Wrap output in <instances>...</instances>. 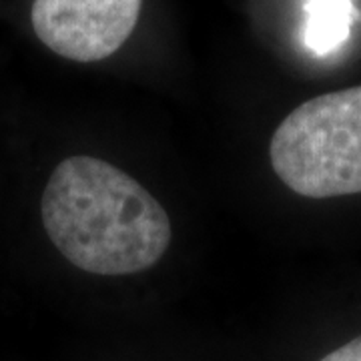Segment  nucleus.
Returning <instances> with one entry per match:
<instances>
[{
	"instance_id": "1",
	"label": "nucleus",
	"mask_w": 361,
	"mask_h": 361,
	"mask_svg": "<svg viewBox=\"0 0 361 361\" xmlns=\"http://www.w3.org/2000/svg\"><path fill=\"white\" fill-rule=\"evenodd\" d=\"M40 217L63 257L92 275L141 273L171 243L163 205L139 180L94 157H68L56 165Z\"/></svg>"
},
{
	"instance_id": "2",
	"label": "nucleus",
	"mask_w": 361,
	"mask_h": 361,
	"mask_svg": "<svg viewBox=\"0 0 361 361\" xmlns=\"http://www.w3.org/2000/svg\"><path fill=\"white\" fill-rule=\"evenodd\" d=\"M271 167L293 193L329 199L361 193V85L313 97L281 121Z\"/></svg>"
},
{
	"instance_id": "3",
	"label": "nucleus",
	"mask_w": 361,
	"mask_h": 361,
	"mask_svg": "<svg viewBox=\"0 0 361 361\" xmlns=\"http://www.w3.org/2000/svg\"><path fill=\"white\" fill-rule=\"evenodd\" d=\"M142 0H35L30 20L39 40L75 63L115 54L139 23Z\"/></svg>"
},
{
	"instance_id": "4",
	"label": "nucleus",
	"mask_w": 361,
	"mask_h": 361,
	"mask_svg": "<svg viewBox=\"0 0 361 361\" xmlns=\"http://www.w3.org/2000/svg\"><path fill=\"white\" fill-rule=\"evenodd\" d=\"M305 44L317 54L341 47L360 13L351 0H307L305 2Z\"/></svg>"
},
{
	"instance_id": "5",
	"label": "nucleus",
	"mask_w": 361,
	"mask_h": 361,
	"mask_svg": "<svg viewBox=\"0 0 361 361\" xmlns=\"http://www.w3.org/2000/svg\"><path fill=\"white\" fill-rule=\"evenodd\" d=\"M319 361H361V336L341 343L339 348L325 353Z\"/></svg>"
}]
</instances>
